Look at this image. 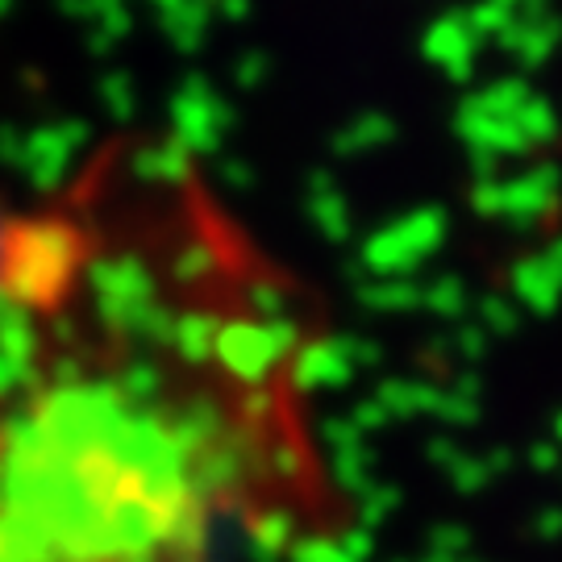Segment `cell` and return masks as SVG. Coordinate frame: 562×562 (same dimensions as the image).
<instances>
[{
    "mask_svg": "<svg viewBox=\"0 0 562 562\" xmlns=\"http://www.w3.org/2000/svg\"><path fill=\"white\" fill-rule=\"evenodd\" d=\"M18 241L21 225H13V217L0 204V301H9V283H13V262H18Z\"/></svg>",
    "mask_w": 562,
    "mask_h": 562,
    "instance_id": "7a4b0ae2",
    "label": "cell"
},
{
    "mask_svg": "<svg viewBox=\"0 0 562 562\" xmlns=\"http://www.w3.org/2000/svg\"><path fill=\"white\" fill-rule=\"evenodd\" d=\"M313 355L271 276L183 241L134 350L63 362L0 413V562H234L341 538Z\"/></svg>",
    "mask_w": 562,
    "mask_h": 562,
    "instance_id": "6da1fadb",
    "label": "cell"
}]
</instances>
